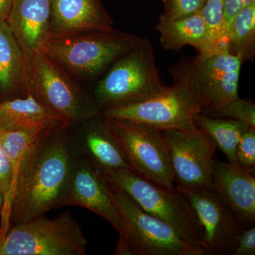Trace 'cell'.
<instances>
[{"instance_id":"f546056e","label":"cell","mask_w":255,"mask_h":255,"mask_svg":"<svg viewBox=\"0 0 255 255\" xmlns=\"http://www.w3.org/2000/svg\"><path fill=\"white\" fill-rule=\"evenodd\" d=\"M15 0H0V22L6 21Z\"/></svg>"},{"instance_id":"7c38bea8","label":"cell","mask_w":255,"mask_h":255,"mask_svg":"<svg viewBox=\"0 0 255 255\" xmlns=\"http://www.w3.org/2000/svg\"><path fill=\"white\" fill-rule=\"evenodd\" d=\"M172 164L177 186L213 187L216 144L204 130H160Z\"/></svg>"},{"instance_id":"4316f807","label":"cell","mask_w":255,"mask_h":255,"mask_svg":"<svg viewBox=\"0 0 255 255\" xmlns=\"http://www.w3.org/2000/svg\"><path fill=\"white\" fill-rule=\"evenodd\" d=\"M164 6L162 16L174 19L199 12L206 0H161Z\"/></svg>"},{"instance_id":"ba28073f","label":"cell","mask_w":255,"mask_h":255,"mask_svg":"<svg viewBox=\"0 0 255 255\" xmlns=\"http://www.w3.org/2000/svg\"><path fill=\"white\" fill-rule=\"evenodd\" d=\"M27 88L47 108L68 122L90 121L100 114L95 100L82 93L63 68L43 52L29 58Z\"/></svg>"},{"instance_id":"277c9868","label":"cell","mask_w":255,"mask_h":255,"mask_svg":"<svg viewBox=\"0 0 255 255\" xmlns=\"http://www.w3.org/2000/svg\"><path fill=\"white\" fill-rule=\"evenodd\" d=\"M242 64L238 55L222 53L182 58L169 71L174 82L187 88L197 100L201 113L216 117L228 104L240 98Z\"/></svg>"},{"instance_id":"4fadbf2b","label":"cell","mask_w":255,"mask_h":255,"mask_svg":"<svg viewBox=\"0 0 255 255\" xmlns=\"http://www.w3.org/2000/svg\"><path fill=\"white\" fill-rule=\"evenodd\" d=\"M79 206L102 216L126 234V225L116 199L115 191L105 174L90 159H75L60 206Z\"/></svg>"},{"instance_id":"5bb4252c","label":"cell","mask_w":255,"mask_h":255,"mask_svg":"<svg viewBox=\"0 0 255 255\" xmlns=\"http://www.w3.org/2000/svg\"><path fill=\"white\" fill-rule=\"evenodd\" d=\"M213 186L244 228L255 226V169L214 159Z\"/></svg>"},{"instance_id":"f1b7e54d","label":"cell","mask_w":255,"mask_h":255,"mask_svg":"<svg viewBox=\"0 0 255 255\" xmlns=\"http://www.w3.org/2000/svg\"><path fill=\"white\" fill-rule=\"evenodd\" d=\"M255 0H224V14L231 32V23L236 15L245 6L254 4Z\"/></svg>"},{"instance_id":"7402d4cb","label":"cell","mask_w":255,"mask_h":255,"mask_svg":"<svg viewBox=\"0 0 255 255\" xmlns=\"http://www.w3.org/2000/svg\"><path fill=\"white\" fill-rule=\"evenodd\" d=\"M229 53L238 55L242 63L253 61L255 54V3L245 6L231 23Z\"/></svg>"},{"instance_id":"52a82bcc","label":"cell","mask_w":255,"mask_h":255,"mask_svg":"<svg viewBox=\"0 0 255 255\" xmlns=\"http://www.w3.org/2000/svg\"><path fill=\"white\" fill-rule=\"evenodd\" d=\"M114 191L126 225L125 236L119 238L114 255H206L172 226L144 211L125 193Z\"/></svg>"},{"instance_id":"83f0119b","label":"cell","mask_w":255,"mask_h":255,"mask_svg":"<svg viewBox=\"0 0 255 255\" xmlns=\"http://www.w3.org/2000/svg\"><path fill=\"white\" fill-rule=\"evenodd\" d=\"M255 255V226L245 228L237 238V246L233 255Z\"/></svg>"},{"instance_id":"2e32d148","label":"cell","mask_w":255,"mask_h":255,"mask_svg":"<svg viewBox=\"0 0 255 255\" xmlns=\"http://www.w3.org/2000/svg\"><path fill=\"white\" fill-rule=\"evenodd\" d=\"M25 98L0 101V130L38 135L63 130L70 122L53 113L27 88Z\"/></svg>"},{"instance_id":"9a60e30c","label":"cell","mask_w":255,"mask_h":255,"mask_svg":"<svg viewBox=\"0 0 255 255\" xmlns=\"http://www.w3.org/2000/svg\"><path fill=\"white\" fill-rule=\"evenodd\" d=\"M114 29L100 0H52L49 38Z\"/></svg>"},{"instance_id":"e0dca14e","label":"cell","mask_w":255,"mask_h":255,"mask_svg":"<svg viewBox=\"0 0 255 255\" xmlns=\"http://www.w3.org/2000/svg\"><path fill=\"white\" fill-rule=\"evenodd\" d=\"M52 0H15L6 22L25 55L41 51L49 38Z\"/></svg>"},{"instance_id":"ac0fdd59","label":"cell","mask_w":255,"mask_h":255,"mask_svg":"<svg viewBox=\"0 0 255 255\" xmlns=\"http://www.w3.org/2000/svg\"><path fill=\"white\" fill-rule=\"evenodd\" d=\"M155 28L164 50L178 51L190 46L196 50V56L208 57L207 30L201 11L174 19L160 14Z\"/></svg>"},{"instance_id":"ffe728a7","label":"cell","mask_w":255,"mask_h":255,"mask_svg":"<svg viewBox=\"0 0 255 255\" xmlns=\"http://www.w3.org/2000/svg\"><path fill=\"white\" fill-rule=\"evenodd\" d=\"M28 61L7 23L0 22V97L27 89Z\"/></svg>"},{"instance_id":"cb8c5ba5","label":"cell","mask_w":255,"mask_h":255,"mask_svg":"<svg viewBox=\"0 0 255 255\" xmlns=\"http://www.w3.org/2000/svg\"><path fill=\"white\" fill-rule=\"evenodd\" d=\"M11 187V169L9 159L5 153L0 139V189L4 196V206L0 222V238L9 229V199Z\"/></svg>"},{"instance_id":"603a6c76","label":"cell","mask_w":255,"mask_h":255,"mask_svg":"<svg viewBox=\"0 0 255 255\" xmlns=\"http://www.w3.org/2000/svg\"><path fill=\"white\" fill-rule=\"evenodd\" d=\"M201 13L207 30L208 57L229 53L231 32L225 18L224 0H206Z\"/></svg>"},{"instance_id":"8992f818","label":"cell","mask_w":255,"mask_h":255,"mask_svg":"<svg viewBox=\"0 0 255 255\" xmlns=\"http://www.w3.org/2000/svg\"><path fill=\"white\" fill-rule=\"evenodd\" d=\"M87 241L70 213L11 226L0 238V255H84Z\"/></svg>"},{"instance_id":"7a4b0ae2","label":"cell","mask_w":255,"mask_h":255,"mask_svg":"<svg viewBox=\"0 0 255 255\" xmlns=\"http://www.w3.org/2000/svg\"><path fill=\"white\" fill-rule=\"evenodd\" d=\"M168 87L159 75L152 43L140 38L107 69L96 85L94 100L101 112L149 100Z\"/></svg>"},{"instance_id":"3957f363","label":"cell","mask_w":255,"mask_h":255,"mask_svg":"<svg viewBox=\"0 0 255 255\" xmlns=\"http://www.w3.org/2000/svg\"><path fill=\"white\" fill-rule=\"evenodd\" d=\"M141 37L114 29L50 38L41 50L61 68L85 79L105 73Z\"/></svg>"},{"instance_id":"d6986e66","label":"cell","mask_w":255,"mask_h":255,"mask_svg":"<svg viewBox=\"0 0 255 255\" xmlns=\"http://www.w3.org/2000/svg\"><path fill=\"white\" fill-rule=\"evenodd\" d=\"M84 135V147L90 160L103 172L130 169L123 151L101 114L92 119Z\"/></svg>"},{"instance_id":"9c48e42d","label":"cell","mask_w":255,"mask_h":255,"mask_svg":"<svg viewBox=\"0 0 255 255\" xmlns=\"http://www.w3.org/2000/svg\"><path fill=\"white\" fill-rule=\"evenodd\" d=\"M104 119L131 170L166 189H174L173 169L160 130L130 121Z\"/></svg>"},{"instance_id":"6da1fadb","label":"cell","mask_w":255,"mask_h":255,"mask_svg":"<svg viewBox=\"0 0 255 255\" xmlns=\"http://www.w3.org/2000/svg\"><path fill=\"white\" fill-rule=\"evenodd\" d=\"M53 132L42 135L15 182L10 227L60 207L75 157L70 142Z\"/></svg>"},{"instance_id":"30bf717a","label":"cell","mask_w":255,"mask_h":255,"mask_svg":"<svg viewBox=\"0 0 255 255\" xmlns=\"http://www.w3.org/2000/svg\"><path fill=\"white\" fill-rule=\"evenodd\" d=\"M201 110L189 90L175 83L162 93L143 102L102 111L106 118L130 121L150 126L159 130H193Z\"/></svg>"},{"instance_id":"484cf974","label":"cell","mask_w":255,"mask_h":255,"mask_svg":"<svg viewBox=\"0 0 255 255\" xmlns=\"http://www.w3.org/2000/svg\"><path fill=\"white\" fill-rule=\"evenodd\" d=\"M236 164L246 169H255V128L251 127L242 135L236 152Z\"/></svg>"},{"instance_id":"5b68a950","label":"cell","mask_w":255,"mask_h":255,"mask_svg":"<svg viewBox=\"0 0 255 255\" xmlns=\"http://www.w3.org/2000/svg\"><path fill=\"white\" fill-rule=\"evenodd\" d=\"M104 173L114 189L125 193L147 214L172 226L191 246L205 252L200 225L187 199L177 188L166 189L130 169Z\"/></svg>"},{"instance_id":"4dcf8cb0","label":"cell","mask_w":255,"mask_h":255,"mask_svg":"<svg viewBox=\"0 0 255 255\" xmlns=\"http://www.w3.org/2000/svg\"><path fill=\"white\" fill-rule=\"evenodd\" d=\"M4 196L2 191L0 189V219H1V212H2L3 206H4Z\"/></svg>"},{"instance_id":"44dd1931","label":"cell","mask_w":255,"mask_h":255,"mask_svg":"<svg viewBox=\"0 0 255 255\" xmlns=\"http://www.w3.org/2000/svg\"><path fill=\"white\" fill-rule=\"evenodd\" d=\"M196 124L212 139L228 160L236 164L238 142L242 135L251 127L233 119L211 117L202 113L196 117Z\"/></svg>"},{"instance_id":"d4e9b609","label":"cell","mask_w":255,"mask_h":255,"mask_svg":"<svg viewBox=\"0 0 255 255\" xmlns=\"http://www.w3.org/2000/svg\"><path fill=\"white\" fill-rule=\"evenodd\" d=\"M216 117L233 119L255 128V105L238 98L228 104Z\"/></svg>"},{"instance_id":"8fae6325","label":"cell","mask_w":255,"mask_h":255,"mask_svg":"<svg viewBox=\"0 0 255 255\" xmlns=\"http://www.w3.org/2000/svg\"><path fill=\"white\" fill-rule=\"evenodd\" d=\"M190 205L203 233L206 255H233L239 233L245 229L214 186H177Z\"/></svg>"}]
</instances>
